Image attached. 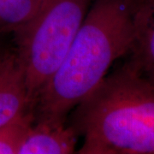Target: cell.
<instances>
[{
    "instance_id": "cell-6",
    "label": "cell",
    "mask_w": 154,
    "mask_h": 154,
    "mask_svg": "<svg viewBox=\"0 0 154 154\" xmlns=\"http://www.w3.org/2000/svg\"><path fill=\"white\" fill-rule=\"evenodd\" d=\"M133 60L142 69L154 65V0H140Z\"/></svg>"
},
{
    "instance_id": "cell-2",
    "label": "cell",
    "mask_w": 154,
    "mask_h": 154,
    "mask_svg": "<svg viewBox=\"0 0 154 154\" xmlns=\"http://www.w3.org/2000/svg\"><path fill=\"white\" fill-rule=\"evenodd\" d=\"M78 153L154 154V85L134 60L106 75L76 105Z\"/></svg>"
},
{
    "instance_id": "cell-1",
    "label": "cell",
    "mask_w": 154,
    "mask_h": 154,
    "mask_svg": "<svg viewBox=\"0 0 154 154\" xmlns=\"http://www.w3.org/2000/svg\"><path fill=\"white\" fill-rule=\"evenodd\" d=\"M140 2L93 0L64 60L35 100L37 120L64 122L67 113L104 80L114 62L132 52Z\"/></svg>"
},
{
    "instance_id": "cell-9",
    "label": "cell",
    "mask_w": 154,
    "mask_h": 154,
    "mask_svg": "<svg viewBox=\"0 0 154 154\" xmlns=\"http://www.w3.org/2000/svg\"><path fill=\"white\" fill-rule=\"evenodd\" d=\"M142 70H143V72L145 73V75H146V77L148 78L149 80H150L154 85V65L153 66L147 67V68H146V69H143Z\"/></svg>"
},
{
    "instance_id": "cell-5",
    "label": "cell",
    "mask_w": 154,
    "mask_h": 154,
    "mask_svg": "<svg viewBox=\"0 0 154 154\" xmlns=\"http://www.w3.org/2000/svg\"><path fill=\"white\" fill-rule=\"evenodd\" d=\"M28 128L17 154H69L75 150L77 133L64 122L38 119Z\"/></svg>"
},
{
    "instance_id": "cell-10",
    "label": "cell",
    "mask_w": 154,
    "mask_h": 154,
    "mask_svg": "<svg viewBox=\"0 0 154 154\" xmlns=\"http://www.w3.org/2000/svg\"><path fill=\"white\" fill-rule=\"evenodd\" d=\"M1 55H2V53H1V52H0V56H1Z\"/></svg>"
},
{
    "instance_id": "cell-7",
    "label": "cell",
    "mask_w": 154,
    "mask_h": 154,
    "mask_svg": "<svg viewBox=\"0 0 154 154\" xmlns=\"http://www.w3.org/2000/svg\"><path fill=\"white\" fill-rule=\"evenodd\" d=\"M44 0H0V33H18L38 13Z\"/></svg>"
},
{
    "instance_id": "cell-4",
    "label": "cell",
    "mask_w": 154,
    "mask_h": 154,
    "mask_svg": "<svg viewBox=\"0 0 154 154\" xmlns=\"http://www.w3.org/2000/svg\"><path fill=\"white\" fill-rule=\"evenodd\" d=\"M33 109L17 53L0 56V127Z\"/></svg>"
},
{
    "instance_id": "cell-8",
    "label": "cell",
    "mask_w": 154,
    "mask_h": 154,
    "mask_svg": "<svg viewBox=\"0 0 154 154\" xmlns=\"http://www.w3.org/2000/svg\"><path fill=\"white\" fill-rule=\"evenodd\" d=\"M34 122L31 110L0 127V154H17L28 128Z\"/></svg>"
},
{
    "instance_id": "cell-3",
    "label": "cell",
    "mask_w": 154,
    "mask_h": 154,
    "mask_svg": "<svg viewBox=\"0 0 154 154\" xmlns=\"http://www.w3.org/2000/svg\"><path fill=\"white\" fill-rule=\"evenodd\" d=\"M93 0H44L38 13L16 33V51L32 107L64 60Z\"/></svg>"
}]
</instances>
